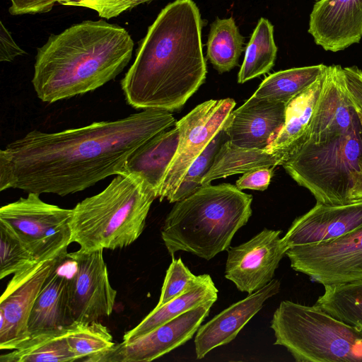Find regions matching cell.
<instances>
[{"instance_id": "cell-14", "label": "cell", "mask_w": 362, "mask_h": 362, "mask_svg": "<svg viewBox=\"0 0 362 362\" xmlns=\"http://www.w3.org/2000/svg\"><path fill=\"white\" fill-rule=\"evenodd\" d=\"M210 300L130 341L115 344L100 362H148L191 339L209 315Z\"/></svg>"}, {"instance_id": "cell-3", "label": "cell", "mask_w": 362, "mask_h": 362, "mask_svg": "<svg viewBox=\"0 0 362 362\" xmlns=\"http://www.w3.org/2000/svg\"><path fill=\"white\" fill-rule=\"evenodd\" d=\"M341 70L340 65L327 66L303 141L282 165L317 202L325 204L350 202L362 162V124Z\"/></svg>"}, {"instance_id": "cell-39", "label": "cell", "mask_w": 362, "mask_h": 362, "mask_svg": "<svg viewBox=\"0 0 362 362\" xmlns=\"http://www.w3.org/2000/svg\"><path fill=\"white\" fill-rule=\"evenodd\" d=\"M153 0H136V4L137 6L141 4H144V3H148L150 1H152Z\"/></svg>"}, {"instance_id": "cell-19", "label": "cell", "mask_w": 362, "mask_h": 362, "mask_svg": "<svg viewBox=\"0 0 362 362\" xmlns=\"http://www.w3.org/2000/svg\"><path fill=\"white\" fill-rule=\"evenodd\" d=\"M180 132L163 131L136 148L128 158L124 173L141 178L158 198L165 173L179 144Z\"/></svg>"}, {"instance_id": "cell-9", "label": "cell", "mask_w": 362, "mask_h": 362, "mask_svg": "<svg viewBox=\"0 0 362 362\" xmlns=\"http://www.w3.org/2000/svg\"><path fill=\"white\" fill-rule=\"evenodd\" d=\"M291 267L323 286L362 281V228L339 238L290 247Z\"/></svg>"}, {"instance_id": "cell-20", "label": "cell", "mask_w": 362, "mask_h": 362, "mask_svg": "<svg viewBox=\"0 0 362 362\" xmlns=\"http://www.w3.org/2000/svg\"><path fill=\"white\" fill-rule=\"evenodd\" d=\"M60 267L46 279L35 299L28 320L30 336L74 322L69 308V278L59 273Z\"/></svg>"}, {"instance_id": "cell-18", "label": "cell", "mask_w": 362, "mask_h": 362, "mask_svg": "<svg viewBox=\"0 0 362 362\" xmlns=\"http://www.w3.org/2000/svg\"><path fill=\"white\" fill-rule=\"evenodd\" d=\"M280 286V281L273 279L262 288L248 294L200 325L194 339L197 358H203L215 348L233 340L262 308L264 302L279 292Z\"/></svg>"}, {"instance_id": "cell-28", "label": "cell", "mask_w": 362, "mask_h": 362, "mask_svg": "<svg viewBox=\"0 0 362 362\" xmlns=\"http://www.w3.org/2000/svg\"><path fill=\"white\" fill-rule=\"evenodd\" d=\"M315 305L362 332V281L324 286Z\"/></svg>"}, {"instance_id": "cell-30", "label": "cell", "mask_w": 362, "mask_h": 362, "mask_svg": "<svg viewBox=\"0 0 362 362\" xmlns=\"http://www.w3.org/2000/svg\"><path fill=\"white\" fill-rule=\"evenodd\" d=\"M38 262L14 232L0 221V279L25 271Z\"/></svg>"}, {"instance_id": "cell-38", "label": "cell", "mask_w": 362, "mask_h": 362, "mask_svg": "<svg viewBox=\"0 0 362 362\" xmlns=\"http://www.w3.org/2000/svg\"><path fill=\"white\" fill-rule=\"evenodd\" d=\"M362 199V162L349 195V202Z\"/></svg>"}, {"instance_id": "cell-10", "label": "cell", "mask_w": 362, "mask_h": 362, "mask_svg": "<svg viewBox=\"0 0 362 362\" xmlns=\"http://www.w3.org/2000/svg\"><path fill=\"white\" fill-rule=\"evenodd\" d=\"M235 105L232 98L209 100L176 122L180 140L162 183L158 196L160 201L171 199L192 162L223 128Z\"/></svg>"}, {"instance_id": "cell-17", "label": "cell", "mask_w": 362, "mask_h": 362, "mask_svg": "<svg viewBox=\"0 0 362 362\" xmlns=\"http://www.w3.org/2000/svg\"><path fill=\"white\" fill-rule=\"evenodd\" d=\"M308 33L316 45L337 52L362 37V0H319L310 14Z\"/></svg>"}, {"instance_id": "cell-36", "label": "cell", "mask_w": 362, "mask_h": 362, "mask_svg": "<svg viewBox=\"0 0 362 362\" xmlns=\"http://www.w3.org/2000/svg\"><path fill=\"white\" fill-rule=\"evenodd\" d=\"M8 13L13 16L40 14L50 11L58 0H9Z\"/></svg>"}, {"instance_id": "cell-31", "label": "cell", "mask_w": 362, "mask_h": 362, "mask_svg": "<svg viewBox=\"0 0 362 362\" xmlns=\"http://www.w3.org/2000/svg\"><path fill=\"white\" fill-rule=\"evenodd\" d=\"M227 139L222 128L192 162L179 187L168 201L170 203H175L185 198L202 187L204 177L211 167L221 146Z\"/></svg>"}, {"instance_id": "cell-29", "label": "cell", "mask_w": 362, "mask_h": 362, "mask_svg": "<svg viewBox=\"0 0 362 362\" xmlns=\"http://www.w3.org/2000/svg\"><path fill=\"white\" fill-rule=\"evenodd\" d=\"M69 346L76 361L100 362L115 344L107 327L98 322H74L66 335Z\"/></svg>"}, {"instance_id": "cell-15", "label": "cell", "mask_w": 362, "mask_h": 362, "mask_svg": "<svg viewBox=\"0 0 362 362\" xmlns=\"http://www.w3.org/2000/svg\"><path fill=\"white\" fill-rule=\"evenodd\" d=\"M362 228V199L343 204L317 202L291 223L283 242L291 247L330 241Z\"/></svg>"}, {"instance_id": "cell-27", "label": "cell", "mask_w": 362, "mask_h": 362, "mask_svg": "<svg viewBox=\"0 0 362 362\" xmlns=\"http://www.w3.org/2000/svg\"><path fill=\"white\" fill-rule=\"evenodd\" d=\"M277 47L274 38V26L261 18L246 47L238 82L243 83L268 73L274 65Z\"/></svg>"}, {"instance_id": "cell-11", "label": "cell", "mask_w": 362, "mask_h": 362, "mask_svg": "<svg viewBox=\"0 0 362 362\" xmlns=\"http://www.w3.org/2000/svg\"><path fill=\"white\" fill-rule=\"evenodd\" d=\"M75 271L69 278V299L74 322L90 323L113 311L117 291L110 282L103 250L68 253Z\"/></svg>"}, {"instance_id": "cell-35", "label": "cell", "mask_w": 362, "mask_h": 362, "mask_svg": "<svg viewBox=\"0 0 362 362\" xmlns=\"http://www.w3.org/2000/svg\"><path fill=\"white\" fill-rule=\"evenodd\" d=\"M341 73L344 88L350 98L362 112V70L356 66H341Z\"/></svg>"}, {"instance_id": "cell-32", "label": "cell", "mask_w": 362, "mask_h": 362, "mask_svg": "<svg viewBox=\"0 0 362 362\" xmlns=\"http://www.w3.org/2000/svg\"><path fill=\"white\" fill-rule=\"evenodd\" d=\"M204 274L196 276L185 266L181 258L173 260L166 271L160 296L156 306H160L182 295L199 284Z\"/></svg>"}, {"instance_id": "cell-4", "label": "cell", "mask_w": 362, "mask_h": 362, "mask_svg": "<svg viewBox=\"0 0 362 362\" xmlns=\"http://www.w3.org/2000/svg\"><path fill=\"white\" fill-rule=\"evenodd\" d=\"M128 31L103 19L75 23L37 48L32 84L38 98L53 103L100 88L129 63Z\"/></svg>"}, {"instance_id": "cell-40", "label": "cell", "mask_w": 362, "mask_h": 362, "mask_svg": "<svg viewBox=\"0 0 362 362\" xmlns=\"http://www.w3.org/2000/svg\"><path fill=\"white\" fill-rule=\"evenodd\" d=\"M356 110H357L358 115V116H359V118H360L361 122V124H362V112H361L359 109H358L357 107H356Z\"/></svg>"}, {"instance_id": "cell-6", "label": "cell", "mask_w": 362, "mask_h": 362, "mask_svg": "<svg viewBox=\"0 0 362 362\" xmlns=\"http://www.w3.org/2000/svg\"><path fill=\"white\" fill-rule=\"evenodd\" d=\"M156 198L141 178L116 175L102 192L72 209L71 243H76L83 251L130 245L142 233Z\"/></svg>"}, {"instance_id": "cell-16", "label": "cell", "mask_w": 362, "mask_h": 362, "mask_svg": "<svg viewBox=\"0 0 362 362\" xmlns=\"http://www.w3.org/2000/svg\"><path fill=\"white\" fill-rule=\"evenodd\" d=\"M286 105L252 95L232 110L223 130L228 140L239 147L266 149L285 122Z\"/></svg>"}, {"instance_id": "cell-34", "label": "cell", "mask_w": 362, "mask_h": 362, "mask_svg": "<svg viewBox=\"0 0 362 362\" xmlns=\"http://www.w3.org/2000/svg\"><path fill=\"white\" fill-rule=\"evenodd\" d=\"M274 166L262 167L250 170L240 177L236 182V187L240 189H253L264 191L269 183L274 174Z\"/></svg>"}, {"instance_id": "cell-37", "label": "cell", "mask_w": 362, "mask_h": 362, "mask_svg": "<svg viewBox=\"0 0 362 362\" xmlns=\"http://www.w3.org/2000/svg\"><path fill=\"white\" fill-rule=\"evenodd\" d=\"M0 61L11 62L17 57L25 54L26 52L16 44L2 21L0 22Z\"/></svg>"}, {"instance_id": "cell-33", "label": "cell", "mask_w": 362, "mask_h": 362, "mask_svg": "<svg viewBox=\"0 0 362 362\" xmlns=\"http://www.w3.org/2000/svg\"><path fill=\"white\" fill-rule=\"evenodd\" d=\"M63 6L94 10L103 18L111 19L137 6L136 0H58Z\"/></svg>"}, {"instance_id": "cell-26", "label": "cell", "mask_w": 362, "mask_h": 362, "mask_svg": "<svg viewBox=\"0 0 362 362\" xmlns=\"http://www.w3.org/2000/svg\"><path fill=\"white\" fill-rule=\"evenodd\" d=\"M244 42L233 17L216 18L210 25L207 59L219 73L229 71L238 66Z\"/></svg>"}, {"instance_id": "cell-8", "label": "cell", "mask_w": 362, "mask_h": 362, "mask_svg": "<svg viewBox=\"0 0 362 362\" xmlns=\"http://www.w3.org/2000/svg\"><path fill=\"white\" fill-rule=\"evenodd\" d=\"M71 218L72 209L46 203L33 192L0 209V221L39 262L67 256Z\"/></svg>"}, {"instance_id": "cell-24", "label": "cell", "mask_w": 362, "mask_h": 362, "mask_svg": "<svg viewBox=\"0 0 362 362\" xmlns=\"http://www.w3.org/2000/svg\"><path fill=\"white\" fill-rule=\"evenodd\" d=\"M69 327L30 336L16 349L0 356L1 362H72L76 357L66 339Z\"/></svg>"}, {"instance_id": "cell-21", "label": "cell", "mask_w": 362, "mask_h": 362, "mask_svg": "<svg viewBox=\"0 0 362 362\" xmlns=\"http://www.w3.org/2000/svg\"><path fill=\"white\" fill-rule=\"evenodd\" d=\"M322 76L323 74L287 103L285 122L266 148L269 152L280 156L284 162L303 141L320 94Z\"/></svg>"}, {"instance_id": "cell-13", "label": "cell", "mask_w": 362, "mask_h": 362, "mask_svg": "<svg viewBox=\"0 0 362 362\" xmlns=\"http://www.w3.org/2000/svg\"><path fill=\"white\" fill-rule=\"evenodd\" d=\"M281 233L264 228L248 241L229 247L225 277L248 294L266 286L288 250Z\"/></svg>"}, {"instance_id": "cell-5", "label": "cell", "mask_w": 362, "mask_h": 362, "mask_svg": "<svg viewBox=\"0 0 362 362\" xmlns=\"http://www.w3.org/2000/svg\"><path fill=\"white\" fill-rule=\"evenodd\" d=\"M252 197L230 184L202 186L175 202L161 228L168 253L185 251L206 260L227 250L252 215Z\"/></svg>"}, {"instance_id": "cell-23", "label": "cell", "mask_w": 362, "mask_h": 362, "mask_svg": "<svg viewBox=\"0 0 362 362\" xmlns=\"http://www.w3.org/2000/svg\"><path fill=\"white\" fill-rule=\"evenodd\" d=\"M284 159L266 149H250L239 147L226 140L217 152L214 163L202 182V186L213 180L235 174L245 173L262 168L282 165Z\"/></svg>"}, {"instance_id": "cell-12", "label": "cell", "mask_w": 362, "mask_h": 362, "mask_svg": "<svg viewBox=\"0 0 362 362\" xmlns=\"http://www.w3.org/2000/svg\"><path fill=\"white\" fill-rule=\"evenodd\" d=\"M67 258L62 256L39 262L14 274L8 281L0 298L1 350H13L30 337L28 320L35 299L46 279Z\"/></svg>"}, {"instance_id": "cell-1", "label": "cell", "mask_w": 362, "mask_h": 362, "mask_svg": "<svg viewBox=\"0 0 362 362\" xmlns=\"http://www.w3.org/2000/svg\"><path fill=\"white\" fill-rule=\"evenodd\" d=\"M175 122L170 112L143 110L58 132L30 131L0 151V191L62 197L83 191L124 173L129 156Z\"/></svg>"}, {"instance_id": "cell-2", "label": "cell", "mask_w": 362, "mask_h": 362, "mask_svg": "<svg viewBox=\"0 0 362 362\" xmlns=\"http://www.w3.org/2000/svg\"><path fill=\"white\" fill-rule=\"evenodd\" d=\"M202 27L192 0H175L161 10L121 80L130 106L170 112L182 108L206 79Z\"/></svg>"}, {"instance_id": "cell-7", "label": "cell", "mask_w": 362, "mask_h": 362, "mask_svg": "<svg viewBox=\"0 0 362 362\" xmlns=\"http://www.w3.org/2000/svg\"><path fill=\"white\" fill-rule=\"evenodd\" d=\"M270 327L298 362H362V332L315 304L282 300Z\"/></svg>"}, {"instance_id": "cell-22", "label": "cell", "mask_w": 362, "mask_h": 362, "mask_svg": "<svg viewBox=\"0 0 362 362\" xmlns=\"http://www.w3.org/2000/svg\"><path fill=\"white\" fill-rule=\"evenodd\" d=\"M218 292L210 275L204 274V279L196 286L163 305L156 306L137 326L124 334L123 341L144 335L206 301L216 300Z\"/></svg>"}, {"instance_id": "cell-25", "label": "cell", "mask_w": 362, "mask_h": 362, "mask_svg": "<svg viewBox=\"0 0 362 362\" xmlns=\"http://www.w3.org/2000/svg\"><path fill=\"white\" fill-rule=\"evenodd\" d=\"M326 67L327 65L320 64L275 72L262 81L252 95L287 104L312 86Z\"/></svg>"}]
</instances>
